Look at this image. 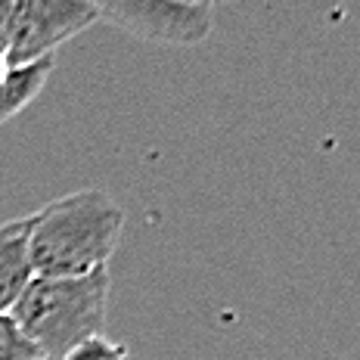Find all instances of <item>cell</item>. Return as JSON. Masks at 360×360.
<instances>
[{"label":"cell","mask_w":360,"mask_h":360,"mask_svg":"<svg viewBox=\"0 0 360 360\" xmlns=\"http://www.w3.org/2000/svg\"><path fill=\"white\" fill-rule=\"evenodd\" d=\"M53 56L37 59L28 65H16L6 72V78L0 81V124H6L10 118H16L19 112H25L34 103V96L44 90V84L53 75Z\"/></svg>","instance_id":"obj_6"},{"label":"cell","mask_w":360,"mask_h":360,"mask_svg":"<svg viewBox=\"0 0 360 360\" xmlns=\"http://www.w3.org/2000/svg\"><path fill=\"white\" fill-rule=\"evenodd\" d=\"M63 360H131V351L122 342H112L106 335H94V339L75 345Z\"/></svg>","instance_id":"obj_8"},{"label":"cell","mask_w":360,"mask_h":360,"mask_svg":"<svg viewBox=\"0 0 360 360\" xmlns=\"http://www.w3.org/2000/svg\"><path fill=\"white\" fill-rule=\"evenodd\" d=\"M10 13L13 0H0V56L6 59V41H10Z\"/></svg>","instance_id":"obj_9"},{"label":"cell","mask_w":360,"mask_h":360,"mask_svg":"<svg viewBox=\"0 0 360 360\" xmlns=\"http://www.w3.org/2000/svg\"><path fill=\"white\" fill-rule=\"evenodd\" d=\"M124 230V208L103 190H75L32 214L28 261L34 276H84L109 267Z\"/></svg>","instance_id":"obj_1"},{"label":"cell","mask_w":360,"mask_h":360,"mask_svg":"<svg viewBox=\"0 0 360 360\" xmlns=\"http://www.w3.org/2000/svg\"><path fill=\"white\" fill-rule=\"evenodd\" d=\"M28 233L32 214L0 224V314H10L25 286L34 280L28 261Z\"/></svg>","instance_id":"obj_5"},{"label":"cell","mask_w":360,"mask_h":360,"mask_svg":"<svg viewBox=\"0 0 360 360\" xmlns=\"http://www.w3.org/2000/svg\"><path fill=\"white\" fill-rule=\"evenodd\" d=\"M109 304V267L84 276H34L10 317L41 360H63L75 345L103 335Z\"/></svg>","instance_id":"obj_2"},{"label":"cell","mask_w":360,"mask_h":360,"mask_svg":"<svg viewBox=\"0 0 360 360\" xmlns=\"http://www.w3.org/2000/svg\"><path fill=\"white\" fill-rule=\"evenodd\" d=\"M96 16L162 47H199L214 28V6L205 0H112L96 4Z\"/></svg>","instance_id":"obj_3"},{"label":"cell","mask_w":360,"mask_h":360,"mask_svg":"<svg viewBox=\"0 0 360 360\" xmlns=\"http://www.w3.org/2000/svg\"><path fill=\"white\" fill-rule=\"evenodd\" d=\"M96 19V4L87 0H13L6 65L16 69L50 59L56 47L90 28Z\"/></svg>","instance_id":"obj_4"},{"label":"cell","mask_w":360,"mask_h":360,"mask_svg":"<svg viewBox=\"0 0 360 360\" xmlns=\"http://www.w3.org/2000/svg\"><path fill=\"white\" fill-rule=\"evenodd\" d=\"M6 72H10V65H6V59H4V56H0V81H4V78H6Z\"/></svg>","instance_id":"obj_10"},{"label":"cell","mask_w":360,"mask_h":360,"mask_svg":"<svg viewBox=\"0 0 360 360\" xmlns=\"http://www.w3.org/2000/svg\"><path fill=\"white\" fill-rule=\"evenodd\" d=\"M0 360H41L34 345L19 333L10 314H0Z\"/></svg>","instance_id":"obj_7"}]
</instances>
